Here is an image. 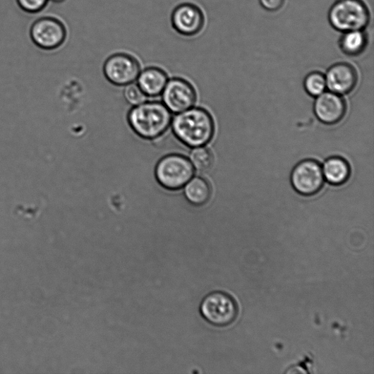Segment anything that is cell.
I'll use <instances>...</instances> for the list:
<instances>
[{
	"label": "cell",
	"mask_w": 374,
	"mask_h": 374,
	"mask_svg": "<svg viewBox=\"0 0 374 374\" xmlns=\"http://www.w3.org/2000/svg\"><path fill=\"white\" fill-rule=\"evenodd\" d=\"M172 121L175 135L187 147H204L214 137L215 121L211 114L205 109H190L179 113Z\"/></svg>",
	"instance_id": "obj_1"
},
{
	"label": "cell",
	"mask_w": 374,
	"mask_h": 374,
	"mask_svg": "<svg viewBox=\"0 0 374 374\" xmlns=\"http://www.w3.org/2000/svg\"><path fill=\"white\" fill-rule=\"evenodd\" d=\"M173 120L172 112L159 102H143L129 112L131 128L145 140H155L169 128Z\"/></svg>",
	"instance_id": "obj_2"
},
{
	"label": "cell",
	"mask_w": 374,
	"mask_h": 374,
	"mask_svg": "<svg viewBox=\"0 0 374 374\" xmlns=\"http://www.w3.org/2000/svg\"><path fill=\"white\" fill-rule=\"evenodd\" d=\"M369 9L363 0H337L328 12V20L336 30H365L370 23Z\"/></svg>",
	"instance_id": "obj_3"
},
{
	"label": "cell",
	"mask_w": 374,
	"mask_h": 374,
	"mask_svg": "<svg viewBox=\"0 0 374 374\" xmlns=\"http://www.w3.org/2000/svg\"><path fill=\"white\" fill-rule=\"evenodd\" d=\"M200 313L212 326L225 327L231 325L238 319L239 306L231 294L224 291H214L202 300Z\"/></svg>",
	"instance_id": "obj_4"
},
{
	"label": "cell",
	"mask_w": 374,
	"mask_h": 374,
	"mask_svg": "<svg viewBox=\"0 0 374 374\" xmlns=\"http://www.w3.org/2000/svg\"><path fill=\"white\" fill-rule=\"evenodd\" d=\"M195 175L192 162L184 156L173 154L161 159L157 164L155 176L158 183L169 191H179Z\"/></svg>",
	"instance_id": "obj_5"
},
{
	"label": "cell",
	"mask_w": 374,
	"mask_h": 374,
	"mask_svg": "<svg viewBox=\"0 0 374 374\" xmlns=\"http://www.w3.org/2000/svg\"><path fill=\"white\" fill-rule=\"evenodd\" d=\"M30 37L36 47L50 52L64 45L67 38V29L57 18L44 16L34 20L30 29Z\"/></svg>",
	"instance_id": "obj_6"
},
{
	"label": "cell",
	"mask_w": 374,
	"mask_h": 374,
	"mask_svg": "<svg viewBox=\"0 0 374 374\" xmlns=\"http://www.w3.org/2000/svg\"><path fill=\"white\" fill-rule=\"evenodd\" d=\"M290 181L295 191L303 196L318 194L325 182L320 163L313 159L300 162L291 173Z\"/></svg>",
	"instance_id": "obj_7"
},
{
	"label": "cell",
	"mask_w": 374,
	"mask_h": 374,
	"mask_svg": "<svg viewBox=\"0 0 374 374\" xmlns=\"http://www.w3.org/2000/svg\"><path fill=\"white\" fill-rule=\"evenodd\" d=\"M104 74L111 84L127 86L132 84L140 73L138 61L126 53H117L109 56L104 64Z\"/></svg>",
	"instance_id": "obj_8"
},
{
	"label": "cell",
	"mask_w": 374,
	"mask_h": 374,
	"mask_svg": "<svg viewBox=\"0 0 374 374\" xmlns=\"http://www.w3.org/2000/svg\"><path fill=\"white\" fill-rule=\"evenodd\" d=\"M162 92L164 106L175 114L193 108L197 99L194 88L188 81L179 78L168 81Z\"/></svg>",
	"instance_id": "obj_9"
},
{
	"label": "cell",
	"mask_w": 374,
	"mask_h": 374,
	"mask_svg": "<svg viewBox=\"0 0 374 374\" xmlns=\"http://www.w3.org/2000/svg\"><path fill=\"white\" fill-rule=\"evenodd\" d=\"M205 16L196 5L189 3L176 6L171 14L173 28L180 35L192 37L199 34L205 26Z\"/></svg>",
	"instance_id": "obj_10"
},
{
	"label": "cell",
	"mask_w": 374,
	"mask_h": 374,
	"mask_svg": "<svg viewBox=\"0 0 374 374\" xmlns=\"http://www.w3.org/2000/svg\"><path fill=\"white\" fill-rule=\"evenodd\" d=\"M314 111L317 118L327 126L341 121L346 111V102L340 95L323 92L315 102Z\"/></svg>",
	"instance_id": "obj_11"
},
{
	"label": "cell",
	"mask_w": 374,
	"mask_h": 374,
	"mask_svg": "<svg viewBox=\"0 0 374 374\" xmlns=\"http://www.w3.org/2000/svg\"><path fill=\"white\" fill-rule=\"evenodd\" d=\"M325 79L327 88L330 92L346 95L355 89L358 83V73L352 66L340 62L327 70Z\"/></svg>",
	"instance_id": "obj_12"
},
{
	"label": "cell",
	"mask_w": 374,
	"mask_h": 374,
	"mask_svg": "<svg viewBox=\"0 0 374 374\" xmlns=\"http://www.w3.org/2000/svg\"><path fill=\"white\" fill-rule=\"evenodd\" d=\"M138 85L147 97H155L164 90L169 81L168 75L158 68H145L138 77Z\"/></svg>",
	"instance_id": "obj_13"
},
{
	"label": "cell",
	"mask_w": 374,
	"mask_h": 374,
	"mask_svg": "<svg viewBox=\"0 0 374 374\" xmlns=\"http://www.w3.org/2000/svg\"><path fill=\"white\" fill-rule=\"evenodd\" d=\"M322 168L325 180L332 186L344 184L351 176L350 165L342 157L336 156L328 158Z\"/></svg>",
	"instance_id": "obj_14"
},
{
	"label": "cell",
	"mask_w": 374,
	"mask_h": 374,
	"mask_svg": "<svg viewBox=\"0 0 374 374\" xmlns=\"http://www.w3.org/2000/svg\"><path fill=\"white\" fill-rule=\"evenodd\" d=\"M184 186V195L191 204L201 206L210 201L212 186L205 179L199 176L193 178Z\"/></svg>",
	"instance_id": "obj_15"
},
{
	"label": "cell",
	"mask_w": 374,
	"mask_h": 374,
	"mask_svg": "<svg viewBox=\"0 0 374 374\" xmlns=\"http://www.w3.org/2000/svg\"><path fill=\"white\" fill-rule=\"evenodd\" d=\"M368 38L365 30H352L342 33L339 47L341 51L349 56H357L366 49Z\"/></svg>",
	"instance_id": "obj_16"
},
{
	"label": "cell",
	"mask_w": 374,
	"mask_h": 374,
	"mask_svg": "<svg viewBox=\"0 0 374 374\" xmlns=\"http://www.w3.org/2000/svg\"><path fill=\"white\" fill-rule=\"evenodd\" d=\"M194 169L200 173L210 171L215 162L212 152L203 147L195 148L191 155Z\"/></svg>",
	"instance_id": "obj_17"
},
{
	"label": "cell",
	"mask_w": 374,
	"mask_h": 374,
	"mask_svg": "<svg viewBox=\"0 0 374 374\" xmlns=\"http://www.w3.org/2000/svg\"><path fill=\"white\" fill-rule=\"evenodd\" d=\"M303 86L309 95L318 97L327 88L325 76L318 71L310 73L305 78Z\"/></svg>",
	"instance_id": "obj_18"
},
{
	"label": "cell",
	"mask_w": 374,
	"mask_h": 374,
	"mask_svg": "<svg viewBox=\"0 0 374 374\" xmlns=\"http://www.w3.org/2000/svg\"><path fill=\"white\" fill-rule=\"evenodd\" d=\"M124 97L131 105L135 107L147 101V96L141 90L138 85L131 84L127 85L123 92Z\"/></svg>",
	"instance_id": "obj_19"
},
{
	"label": "cell",
	"mask_w": 374,
	"mask_h": 374,
	"mask_svg": "<svg viewBox=\"0 0 374 374\" xmlns=\"http://www.w3.org/2000/svg\"><path fill=\"white\" fill-rule=\"evenodd\" d=\"M18 7L29 13H38L44 11L49 0H16Z\"/></svg>",
	"instance_id": "obj_20"
},
{
	"label": "cell",
	"mask_w": 374,
	"mask_h": 374,
	"mask_svg": "<svg viewBox=\"0 0 374 374\" xmlns=\"http://www.w3.org/2000/svg\"><path fill=\"white\" fill-rule=\"evenodd\" d=\"M261 6L270 12H277L284 5L285 0H259Z\"/></svg>",
	"instance_id": "obj_21"
},
{
	"label": "cell",
	"mask_w": 374,
	"mask_h": 374,
	"mask_svg": "<svg viewBox=\"0 0 374 374\" xmlns=\"http://www.w3.org/2000/svg\"><path fill=\"white\" fill-rule=\"evenodd\" d=\"M49 1H51L54 4H61L66 1V0H49Z\"/></svg>",
	"instance_id": "obj_22"
}]
</instances>
